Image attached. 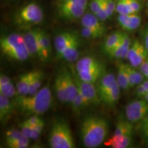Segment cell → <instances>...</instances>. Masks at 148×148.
Listing matches in <instances>:
<instances>
[{"label": "cell", "instance_id": "10", "mask_svg": "<svg viewBox=\"0 0 148 148\" xmlns=\"http://www.w3.org/2000/svg\"><path fill=\"white\" fill-rule=\"evenodd\" d=\"M117 21L120 27L123 30L133 31L140 26L141 24L142 18L139 12L136 13L119 14Z\"/></svg>", "mask_w": 148, "mask_h": 148}, {"label": "cell", "instance_id": "38", "mask_svg": "<svg viewBox=\"0 0 148 148\" xmlns=\"http://www.w3.org/2000/svg\"><path fill=\"white\" fill-rule=\"evenodd\" d=\"M18 127H19V130L21 131L22 135L30 139L33 127L28 124L25 121H23L21 123H20L19 125H18Z\"/></svg>", "mask_w": 148, "mask_h": 148}, {"label": "cell", "instance_id": "43", "mask_svg": "<svg viewBox=\"0 0 148 148\" xmlns=\"http://www.w3.org/2000/svg\"><path fill=\"white\" fill-rule=\"evenodd\" d=\"M57 1H60V2H68V3H73L79 4L80 5L86 8L88 5V0H58Z\"/></svg>", "mask_w": 148, "mask_h": 148}, {"label": "cell", "instance_id": "25", "mask_svg": "<svg viewBox=\"0 0 148 148\" xmlns=\"http://www.w3.org/2000/svg\"><path fill=\"white\" fill-rule=\"evenodd\" d=\"M121 90V88H120L117 82H116L110 90H109L106 95L101 98V102H103L106 105L110 106H114L119 101Z\"/></svg>", "mask_w": 148, "mask_h": 148}, {"label": "cell", "instance_id": "36", "mask_svg": "<svg viewBox=\"0 0 148 148\" xmlns=\"http://www.w3.org/2000/svg\"><path fill=\"white\" fill-rule=\"evenodd\" d=\"M29 138L22 136L18 140L8 144V147L10 148H26L29 145Z\"/></svg>", "mask_w": 148, "mask_h": 148}, {"label": "cell", "instance_id": "47", "mask_svg": "<svg viewBox=\"0 0 148 148\" xmlns=\"http://www.w3.org/2000/svg\"><path fill=\"white\" fill-rule=\"evenodd\" d=\"M142 99H145V101H147V102H148V93H147L146 94V95H145L143 96V97H142Z\"/></svg>", "mask_w": 148, "mask_h": 148}, {"label": "cell", "instance_id": "45", "mask_svg": "<svg viewBox=\"0 0 148 148\" xmlns=\"http://www.w3.org/2000/svg\"><path fill=\"white\" fill-rule=\"evenodd\" d=\"M10 82H12V81H11L10 77L7 75H3V74H1V75H0V85L5 84Z\"/></svg>", "mask_w": 148, "mask_h": 148}, {"label": "cell", "instance_id": "32", "mask_svg": "<svg viewBox=\"0 0 148 148\" xmlns=\"http://www.w3.org/2000/svg\"><path fill=\"white\" fill-rule=\"evenodd\" d=\"M137 130L144 143L148 145V116L138 122Z\"/></svg>", "mask_w": 148, "mask_h": 148}, {"label": "cell", "instance_id": "2", "mask_svg": "<svg viewBox=\"0 0 148 148\" xmlns=\"http://www.w3.org/2000/svg\"><path fill=\"white\" fill-rule=\"evenodd\" d=\"M51 92L48 86L42 87L32 95H17L14 99L15 106L25 114L40 115L45 113L51 106Z\"/></svg>", "mask_w": 148, "mask_h": 148}, {"label": "cell", "instance_id": "7", "mask_svg": "<svg viewBox=\"0 0 148 148\" xmlns=\"http://www.w3.org/2000/svg\"><path fill=\"white\" fill-rule=\"evenodd\" d=\"M59 16L68 21H75L81 18L86 13V8L79 4L68 2H56Z\"/></svg>", "mask_w": 148, "mask_h": 148}, {"label": "cell", "instance_id": "18", "mask_svg": "<svg viewBox=\"0 0 148 148\" xmlns=\"http://www.w3.org/2000/svg\"><path fill=\"white\" fill-rule=\"evenodd\" d=\"M38 39L39 43L40 52H41V61H47L49 58L51 52V40L48 34L41 29H37Z\"/></svg>", "mask_w": 148, "mask_h": 148}, {"label": "cell", "instance_id": "48", "mask_svg": "<svg viewBox=\"0 0 148 148\" xmlns=\"http://www.w3.org/2000/svg\"><path fill=\"white\" fill-rule=\"evenodd\" d=\"M147 10H148V1H147Z\"/></svg>", "mask_w": 148, "mask_h": 148}, {"label": "cell", "instance_id": "37", "mask_svg": "<svg viewBox=\"0 0 148 148\" xmlns=\"http://www.w3.org/2000/svg\"><path fill=\"white\" fill-rule=\"evenodd\" d=\"M81 35L82 37L87 38V39H96V38H99L102 37L95 31L84 26H82V28L81 29Z\"/></svg>", "mask_w": 148, "mask_h": 148}, {"label": "cell", "instance_id": "27", "mask_svg": "<svg viewBox=\"0 0 148 148\" xmlns=\"http://www.w3.org/2000/svg\"><path fill=\"white\" fill-rule=\"evenodd\" d=\"M116 82L121 88V90H127L130 87L128 75L126 69V64L119 62L117 66V76Z\"/></svg>", "mask_w": 148, "mask_h": 148}, {"label": "cell", "instance_id": "6", "mask_svg": "<svg viewBox=\"0 0 148 148\" xmlns=\"http://www.w3.org/2000/svg\"><path fill=\"white\" fill-rule=\"evenodd\" d=\"M125 113L129 121L138 123L148 116V102L142 98L130 101L125 106Z\"/></svg>", "mask_w": 148, "mask_h": 148}, {"label": "cell", "instance_id": "28", "mask_svg": "<svg viewBox=\"0 0 148 148\" xmlns=\"http://www.w3.org/2000/svg\"><path fill=\"white\" fill-rule=\"evenodd\" d=\"M44 78V73L40 70H34L32 71V75L31 78L30 86H29V95H34L41 88L42 81Z\"/></svg>", "mask_w": 148, "mask_h": 148}, {"label": "cell", "instance_id": "9", "mask_svg": "<svg viewBox=\"0 0 148 148\" xmlns=\"http://www.w3.org/2000/svg\"><path fill=\"white\" fill-rule=\"evenodd\" d=\"M74 78L78 86L79 90L88 99L90 105H97L101 102L97 88L95 87L94 84L82 81V79H79L77 75V76L74 77Z\"/></svg>", "mask_w": 148, "mask_h": 148}, {"label": "cell", "instance_id": "15", "mask_svg": "<svg viewBox=\"0 0 148 148\" xmlns=\"http://www.w3.org/2000/svg\"><path fill=\"white\" fill-rule=\"evenodd\" d=\"M63 74L64 85H65L66 100L67 103L71 104L75 97H76L77 91H78V86L75 82V78L67 70H62Z\"/></svg>", "mask_w": 148, "mask_h": 148}, {"label": "cell", "instance_id": "34", "mask_svg": "<svg viewBox=\"0 0 148 148\" xmlns=\"http://www.w3.org/2000/svg\"><path fill=\"white\" fill-rule=\"evenodd\" d=\"M116 12L119 14L132 13L127 0H116Z\"/></svg>", "mask_w": 148, "mask_h": 148}, {"label": "cell", "instance_id": "11", "mask_svg": "<svg viewBox=\"0 0 148 148\" xmlns=\"http://www.w3.org/2000/svg\"><path fill=\"white\" fill-rule=\"evenodd\" d=\"M23 36L29 55L38 57L40 60H41V52L38 43L37 29H29Z\"/></svg>", "mask_w": 148, "mask_h": 148}, {"label": "cell", "instance_id": "29", "mask_svg": "<svg viewBox=\"0 0 148 148\" xmlns=\"http://www.w3.org/2000/svg\"><path fill=\"white\" fill-rule=\"evenodd\" d=\"M101 73H102V67L92 71L77 72V75L82 81L95 84L101 77Z\"/></svg>", "mask_w": 148, "mask_h": 148}, {"label": "cell", "instance_id": "12", "mask_svg": "<svg viewBox=\"0 0 148 148\" xmlns=\"http://www.w3.org/2000/svg\"><path fill=\"white\" fill-rule=\"evenodd\" d=\"M81 19V23L82 26L87 27L88 28L95 31L101 36L106 32V27L103 24V21H100L95 14L90 12L85 13Z\"/></svg>", "mask_w": 148, "mask_h": 148}, {"label": "cell", "instance_id": "33", "mask_svg": "<svg viewBox=\"0 0 148 148\" xmlns=\"http://www.w3.org/2000/svg\"><path fill=\"white\" fill-rule=\"evenodd\" d=\"M22 136H23V135H22L20 130H18L16 128L9 129L8 130L6 131V132H5V134L6 145L18 140V138H21Z\"/></svg>", "mask_w": 148, "mask_h": 148}, {"label": "cell", "instance_id": "19", "mask_svg": "<svg viewBox=\"0 0 148 148\" xmlns=\"http://www.w3.org/2000/svg\"><path fill=\"white\" fill-rule=\"evenodd\" d=\"M133 132H128L121 136H112L104 145L112 148H127L130 147L132 143Z\"/></svg>", "mask_w": 148, "mask_h": 148}, {"label": "cell", "instance_id": "8", "mask_svg": "<svg viewBox=\"0 0 148 148\" xmlns=\"http://www.w3.org/2000/svg\"><path fill=\"white\" fill-rule=\"evenodd\" d=\"M148 58V50L144 44L136 40L132 42L127 53L125 60L131 66L139 67Z\"/></svg>", "mask_w": 148, "mask_h": 148}, {"label": "cell", "instance_id": "21", "mask_svg": "<svg viewBox=\"0 0 148 148\" xmlns=\"http://www.w3.org/2000/svg\"><path fill=\"white\" fill-rule=\"evenodd\" d=\"M14 110L10 98L0 94V120L1 123L6 121L12 115Z\"/></svg>", "mask_w": 148, "mask_h": 148}, {"label": "cell", "instance_id": "3", "mask_svg": "<svg viewBox=\"0 0 148 148\" xmlns=\"http://www.w3.org/2000/svg\"><path fill=\"white\" fill-rule=\"evenodd\" d=\"M0 48L3 54L16 61H25L30 56L23 36L16 33L2 37L0 40Z\"/></svg>", "mask_w": 148, "mask_h": 148}, {"label": "cell", "instance_id": "17", "mask_svg": "<svg viewBox=\"0 0 148 148\" xmlns=\"http://www.w3.org/2000/svg\"><path fill=\"white\" fill-rule=\"evenodd\" d=\"M79 39L78 35L76 34L73 39L72 40L69 45L64 49L63 52L58 58L64 59L68 62H73L78 60L79 57Z\"/></svg>", "mask_w": 148, "mask_h": 148}, {"label": "cell", "instance_id": "46", "mask_svg": "<svg viewBox=\"0 0 148 148\" xmlns=\"http://www.w3.org/2000/svg\"><path fill=\"white\" fill-rule=\"evenodd\" d=\"M143 44L145 45V47L147 48L148 50V26L144 29L143 34Z\"/></svg>", "mask_w": 148, "mask_h": 148}, {"label": "cell", "instance_id": "24", "mask_svg": "<svg viewBox=\"0 0 148 148\" xmlns=\"http://www.w3.org/2000/svg\"><path fill=\"white\" fill-rule=\"evenodd\" d=\"M123 32H119V31H115V32H112L108 36L106 39L105 40L103 45V52L106 53L108 55L111 51H112L116 46L118 45L119 42L121 40L122 36H123Z\"/></svg>", "mask_w": 148, "mask_h": 148}, {"label": "cell", "instance_id": "5", "mask_svg": "<svg viewBox=\"0 0 148 148\" xmlns=\"http://www.w3.org/2000/svg\"><path fill=\"white\" fill-rule=\"evenodd\" d=\"M44 13L38 3L30 2L20 9L16 16V22L19 25L39 24L43 21Z\"/></svg>", "mask_w": 148, "mask_h": 148}, {"label": "cell", "instance_id": "35", "mask_svg": "<svg viewBox=\"0 0 148 148\" xmlns=\"http://www.w3.org/2000/svg\"><path fill=\"white\" fill-rule=\"evenodd\" d=\"M44 126H45V122H44L42 119L40 120L36 125L33 126L32 132V135H31L30 139H32L33 140H36L38 139L40 136V134H41L42 130H43Z\"/></svg>", "mask_w": 148, "mask_h": 148}, {"label": "cell", "instance_id": "20", "mask_svg": "<svg viewBox=\"0 0 148 148\" xmlns=\"http://www.w3.org/2000/svg\"><path fill=\"white\" fill-rule=\"evenodd\" d=\"M102 67L100 62L95 58L90 56H85L77 60L75 69L77 72L88 71Z\"/></svg>", "mask_w": 148, "mask_h": 148}, {"label": "cell", "instance_id": "1", "mask_svg": "<svg viewBox=\"0 0 148 148\" xmlns=\"http://www.w3.org/2000/svg\"><path fill=\"white\" fill-rule=\"evenodd\" d=\"M108 134V123L101 116L88 115L83 119L80 126V137L85 147H99Z\"/></svg>", "mask_w": 148, "mask_h": 148}, {"label": "cell", "instance_id": "23", "mask_svg": "<svg viewBox=\"0 0 148 148\" xmlns=\"http://www.w3.org/2000/svg\"><path fill=\"white\" fill-rule=\"evenodd\" d=\"M32 75V71L27 72L20 75L16 87L17 90L18 95H27L29 94V86H30L31 78Z\"/></svg>", "mask_w": 148, "mask_h": 148}, {"label": "cell", "instance_id": "13", "mask_svg": "<svg viewBox=\"0 0 148 148\" xmlns=\"http://www.w3.org/2000/svg\"><path fill=\"white\" fill-rule=\"evenodd\" d=\"M132 45L131 39L127 33L123 32L121 40L116 46V47L109 53L108 56L114 59H125L127 53Z\"/></svg>", "mask_w": 148, "mask_h": 148}, {"label": "cell", "instance_id": "39", "mask_svg": "<svg viewBox=\"0 0 148 148\" xmlns=\"http://www.w3.org/2000/svg\"><path fill=\"white\" fill-rule=\"evenodd\" d=\"M104 5L108 18L116 12V0H104Z\"/></svg>", "mask_w": 148, "mask_h": 148}, {"label": "cell", "instance_id": "4", "mask_svg": "<svg viewBox=\"0 0 148 148\" xmlns=\"http://www.w3.org/2000/svg\"><path fill=\"white\" fill-rule=\"evenodd\" d=\"M49 143L51 148L75 147L69 124L64 120H56L51 127Z\"/></svg>", "mask_w": 148, "mask_h": 148}, {"label": "cell", "instance_id": "22", "mask_svg": "<svg viewBox=\"0 0 148 148\" xmlns=\"http://www.w3.org/2000/svg\"><path fill=\"white\" fill-rule=\"evenodd\" d=\"M54 90L56 95L60 103H67L65 85H64V77L62 71L56 75L55 78Z\"/></svg>", "mask_w": 148, "mask_h": 148}, {"label": "cell", "instance_id": "26", "mask_svg": "<svg viewBox=\"0 0 148 148\" xmlns=\"http://www.w3.org/2000/svg\"><path fill=\"white\" fill-rule=\"evenodd\" d=\"M126 69L128 75L130 87L133 88L143 82L145 77L140 70H137L130 64H126Z\"/></svg>", "mask_w": 148, "mask_h": 148}, {"label": "cell", "instance_id": "30", "mask_svg": "<svg viewBox=\"0 0 148 148\" xmlns=\"http://www.w3.org/2000/svg\"><path fill=\"white\" fill-rule=\"evenodd\" d=\"M134 130V125L133 123L126 120H120L116 123L115 129L112 136H121L128 132H133Z\"/></svg>", "mask_w": 148, "mask_h": 148}, {"label": "cell", "instance_id": "14", "mask_svg": "<svg viewBox=\"0 0 148 148\" xmlns=\"http://www.w3.org/2000/svg\"><path fill=\"white\" fill-rule=\"evenodd\" d=\"M76 34L71 32H62L57 34L53 40V46L58 57L63 52Z\"/></svg>", "mask_w": 148, "mask_h": 148}, {"label": "cell", "instance_id": "41", "mask_svg": "<svg viewBox=\"0 0 148 148\" xmlns=\"http://www.w3.org/2000/svg\"><path fill=\"white\" fill-rule=\"evenodd\" d=\"M103 0H91L89 4L90 12L94 14H96L101 8Z\"/></svg>", "mask_w": 148, "mask_h": 148}, {"label": "cell", "instance_id": "40", "mask_svg": "<svg viewBox=\"0 0 148 148\" xmlns=\"http://www.w3.org/2000/svg\"><path fill=\"white\" fill-rule=\"evenodd\" d=\"M127 1L132 13L139 12L141 10L142 5L140 0H127Z\"/></svg>", "mask_w": 148, "mask_h": 148}, {"label": "cell", "instance_id": "42", "mask_svg": "<svg viewBox=\"0 0 148 148\" xmlns=\"http://www.w3.org/2000/svg\"><path fill=\"white\" fill-rule=\"evenodd\" d=\"M42 119L39 117V115H36V114H34V115H32L30 117H29L28 119H25V121L27 122L28 124H29L31 126H34L35 125H36L37 123L39 122Z\"/></svg>", "mask_w": 148, "mask_h": 148}, {"label": "cell", "instance_id": "31", "mask_svg": "<svg viewBox=\"0 0 148 148\" xmlns=\"http://www.w3.org/2000/svg\"><path fill=\"white\" fill-rule=\"evenodd\" d=\"M0 94L8 98L16 97L18 95L16 87L12 82L5 84L0 85Z\"/></svg>", "mask_w": 148, "mask_h": 148}, {"label": "cell", "instance_id": "44", "mask_svg": "<svg viewBox=\"0 0 148 148\" xmlns=\"http://www.w3.org/2000/svg\"><path fill=\"white\" fill-rule=\"evenodd\" d=\"M138 68L144 76L148 79V58Z\"/></svg>", "mask_w": 148, "mask_h": 148}, {"label": "cell", "instance_id": "16", "mask_svg": "<svg viewBox=\"0 0 148 148\" xmlns=\"http://www.w3.org/2000/svg\"><path fill=\"white\" fill-rule=\"evenodd\" d=\"M116 82V77L112 73H104L102 76L99 77V82L97 85V90L100 100L101 98L113 87L114 84Z\"/></svg>", "mask_w": 148, "mask_h": 148}]
</instances>
